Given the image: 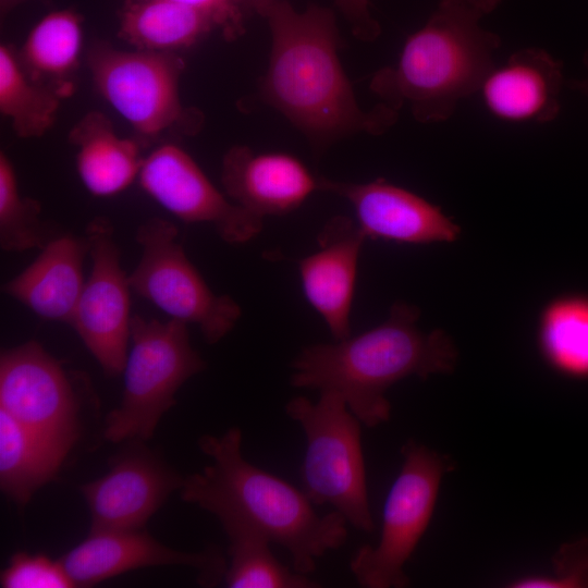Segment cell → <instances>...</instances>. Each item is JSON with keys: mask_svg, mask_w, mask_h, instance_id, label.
Masks as SVG:
<instances>
[{"mask_svg": "<svg viewBox=\"0 0 588 588\" xmlns=\"http://www.w3.org/2000/svg\"><path fill=\"white\" fill-rule=\"evenodd\" d=\"M271 34L268 68L259 84L261 100L284 115L314 148L326 149L358 133L381 135L399 111L380 102L358 105L339 57L340 36L329 8L296 10L274 0L261 14Z\"/></svg>", "mask_w": 588, "mask_h": 588, "instance_id": "obj_1", "label": "cell"}, {"mask_svg": "<svg viewBox=\"0 0 588 588\" xmlns=\"http://www.w3.org/2000/svg\"><path fill=\"white\" fill-rule=\"evenodd\" d=\"M242 441L238 427L201 436L198 446L211 463L184 478L181 498L218 519L233 517L255 526L289 551L295 572L309 576L317 559L344 546L348 523L335 510L319 515L303 490L250 464Z\"/></svg>", "mask_w": 588, "mask_h": 588, "instance_id": "obj_2", "label": "cell"}, {"mask_svg": "<svg viewBox=\"0 0 588 588\" xmlns=\"http://www.w3.org/2000/svg\"><path fill=\"white\" fill-rule=\"evenodd\" d=\"M419 310L395 303L381 324L334 343L304 347L294 358L290 382L294 388L340 394L351 412L368 428L387 422L391 404L387 391L397 381L450 373L457 360L451 338L442 330L424 333Z\"/></svg>", "mask_w": 588, "mask_h": 588, "instance_id": "obj_3", "label": "cell"}, {"mask_svg": "<svg viewBox=\"0 0 588 588\" xmlns=\"http://www.w3.org/2000/svg\"><path fill=\"white\" fill-rule=\"evenodd\" d=\"M483 15L468 0H441L406 38L396 62L372 75L371 91L396 111L407 106L420 123L450 119L494 66L501 39L481 26Z\"/></svg>", "mask_w": 588, "mask_h": 588, "instance_id": "obj_4", "label": "cell"}, {"mask_svg": "<svg viewBox=\"0 0 588 588\" xmlns=\"http://www.w3.org/2000/svg\"><path fill=\"white\" fill-rule=\"evenodd\" d=\"M319 393L316 402L297 395L284 406L306 438L302 490L314 505H330L356 529L372 532L362 422L340 394Z\"/></svg>", "mask_w": 588, "mask_h": 588, "instance_id": "obj_5", "label": "cell"}, {"mask_svg": "<svg viewBox=\"0 0 588 588\" xmlns=\"http://www.w3.org/2000/svg\"><path fill=\"white\" fill-rule=\"evenodd\" d=\"M131 342L122 401L108 415L103 431L115 443L150 439L179 389L206 368L186 322L132 316Z\"/></svg>", "mask_w": 588, "mask_h": 588, "instance_id": "obj_6", "label": "cell"}, {"mask_svg": "<svg viewBox=\"0 0 588 588\" xmlns=\"http://www.w3.org/2000/svg\"><path fill=\"white\" fill-rule=\"evenodd\" d=\"M87 66L98 94L132 126L143 146L169 131L195 135L201 130L204 114L181 100L185 62L177 53L124 51L97 42L87 53Z\"/></svg>", "mask_w": 588, "mask_h": 588, "instance_id": "obj_7", "label": "cell"}, {"mask_svg": "<svg viewBox=\"0 0 588 588\" xmlns=\"http://www.w3.org/2000/svg\"><path fill=\"white\" fill-rule=\"evenodd\" d=\"M403 464L383 506L377 546H363L352 556L350 569L360 587L404 588V567L426 532L436 507L440 485L450 461L424 444L408 440L402 448Z\"/></svg>", "mask_w": 588, "mask_h": 588, "instance_id": "obj_8", "label": "cell"}, {"mask_svg": "<svg viewBox=\"0 0 588 588\" xmlns=\"http://www.w3.org/2000/svg\"><path fill=\"white\" fill-rule=\"evenodd\" d=\"M140 258L128 274L134 293L171 319L196 324L208 344L222 340L238 321L241 306L229 295L213 293L179 241L177 228L155 217L135 233Z\"/></svg>", "mask_w": 588, "mask_h": 588, "instance_id": "obj_9", "label": "cell"}, {"mask_svg": "<svg viewBox=\"0 0 588 588\" xmlns=\"http://www.w3.org/2000/svg\"><path fill=\"white\" fill-rule=\"evenodd\" d=\"M0 409L64 455L78 437L74 380L36 341L1 353Z\"/></svg>", "mask_w": 588, "mask_h": 588, "instance_id": "obj_10", "label": "cell"}, {"mask_svg": "<svg viewBox=\"0 0 588 588\" xmlns=\"http://www.w3.org/2000/svg\"><path fill=\"white\" fill-rule=\"evenodd\" d=\"M113 233L105 217L94 218L86 226L91 271L70 323L109 377L124 370L132 319V289Z\"/></svg>", "mask_w": 588, "mask_h": 588, "instance_id": "obj_11", "label": "cell"}, {"mask_svg": "<svg viewBox=\"0 0 588 588\" xmlns=\"http://www.w3.org/2000/svg\"><path fill=\"white\" fill-rule=\"evenodd\" d=\"M137 179L142 189L167 211L185 222L212 225L225 243L244 244L262 229L264 219L222 194L173 143H163L145 157Z\"/></svg>", "mask_w": 588, "mask_h": 588, "instance_id": "obj_12", "label": "cell"}, {"mask_svg": "<svg viewBox=\"0 0 588 588\" xmlns=\"http://www.w3.org/2000/svg\"><path fill=\"white\" fill-rule=\"evenodd\" d=\"M138 442L115 456L106 475L82 486L90 531L143 529L170 493L182 488L184 478Z\"/></svg>", "mask_w": 588, "mask_h": 588, "instance_id": "obj_13", "label": "cell"}, {"mask_svg": "<svg viewBox=\"0 0 588 588\" xmlns=\"http://www.w3.org/2000/svg\"><path fill=\"white\" fill-rule=\"evenodd\" d=\"M75 587H88L125 572L164 565L189 566L199 581L216 586L223 581L226 560L217 548L184 552L169 548L139 530H96L60 559Z\"/></svg>", "mask_w": 588, "mask_h": 588, "instance_id": "obj_14", "label": "cell"}, {"mask_svg": "<svg viewBox=\"0 0 588 588\" xmlns=\"http://www.w3.org/2000/svg\"><path fill=\"white\" fill-rule=\"evenodd\" d=\"M319 191L344 198L366 238L403 244L451 243L461 229L439 206L383 179L352 183L319 177Z\"/></svg>", "mask_w": 588, "mask_h": 588, "instance_id": "obj_15", "label": "cell"}, {"mask_svg": "<svg viewBox=\"0 0 588 588\" xmlns=\"http://www.w3.org/2000/svg\"><path fill=\"white\" fill-rule=\"evenodd\" d=\"M221 182L233 203L261 219L290 213L319 191V177L298 158L245 145L224 154Z\"/></svg>", "mask_w": 588, "mask_h": 588, "instance_id": "obj_16", "label": "cell"}, {"mask_svg": "<svg viewBox=\"0 0 588 588\" xmlns=\"http://www.w3.org/2000/svg\"><path fill=\"white\" fill-rule=\"evenodd\" d=\"M365 240L355 220L333 217L318 235L317 250L298 262L304 295L335 341L351 336L350 315Z\"/></svg>", "mask_w": 588, "mask_h": 588, "instance_id": "obj_17", "label": "cell"}, {"mask_svg": "<svg viewBox=\"0 0 588 588\" xmlns=\"http://www.w3.org/2000/svg\"><path fill=\"white\" fill-rule=\"evenodd\" d=\"M563 64L541 48H523L493 66L478 93L490 114L511 123H548L561 111Z\"/></svg>", "mask_w": 588, "mask_h": 588, "instance_id": "obj_18", "label": "cell"}, {"mask_svg": "<svg viewBox=\"0 0 588 588\" xmlns=\"http://www.w3.org/2000/svg\"><path fill=\"white\" fill-rule=\"evenodd\" d=\"M20 274L2 286V292L37 316L71 323L85 284L84 260L88 255L85 236L63 232Z\"/></svg>", "mask_w": 588, "mask_h": 588, "instance_id": "obj_19", "label": "cell"}, {"mask_svg": "<svg viewBox=\"0 0 588 588\" xmlns=\"http://www.w3.org/2000/svg\"><path fill=\"white\" fill-rule=\"evenodd\" d=\"M68 139L76 148L77 174L91 195H117L138 177L143 145L136 138L118 135L105 113L87 112L73 125Z\"/></svg>", "mask_w": 588, "mask_h": 588, "instance_id": "obj_20", "label": "cell"}, {"mask_svg": "<svg viewBox=\"0 0 588 588\" xmlns=\"http://www.w3.org/2000/svg\"><path fill=\"white\" fill-rule=\"evenodd\" d=\"M83 33V17L73 9L52 11L41 17L17 49L27 76L56 89L64 99L73 95Z\"/></svg>", "mask_w": 588, "mask_h": 588, "instance_id": "obj_21", "label": "cell"}, {"mask_svg": "<svg viewBox=\"0 0 588 588\" xmlns=\"http://www.w3.org/2000/svg\"><path fill=\"white\" fill-rule=\"evenodd\" d=\"M212 30L209 19L171 0H124L119 13L118 35L136 50L177 53Z\"/></svg>", "mask_w": 588, "mask_h": 588, "instance_id": "obj_22", "label": "cell"}, {"mask_svg": "<svg viewBox=\"0 0 588 588\" xmlns=\"http://www.w3.org/2000/svg\"><path fill=\"white\" fill-rule=\"evenodd\" d=\"M65 456L0 409V486L14 502L27 504Z\"/></svg>", "mask_w": 588, "mask_h": 588, "instance_id": "obj_23", "label": "cell"}, {"mask_svg": "<svg viewBox=\"0 0 588 588\" xmlns=\"http://www.w3.org/2000/svg\"><path fill=\"white\" fill-rule=\"evenodd\" d=\"M228 539L230 563L223 583L230 588H316L309 576L283 565L258 528L233 517L220 518Z\"/></svg>", "mask_w": 588, "mask_h": 588, "instance_id": "obj_24", "label": "cell"}, {"mask_svg": "<svg viewBox=\"0 0 588 588\" xmlns=\"http://www.w3.org/2000/svg\"><path fill=\"white\" fill-rule=\"evenodd\" d=\"M538 347L558 373L588 379V295L561 296L544 307L538 327Z\"/></svg>", "mask_w": 588, "mask_h": 588, "instance_id": "obj_25", "label": "cell"}, {"mask_svg": "<svg viewBox=\"0 0 588 588\" xmlns=\"http://www.w3.org/2000/svg\"><path fill=\"white\" fill-rule=\"evenodd\" d=\"M63 99L56 89L27 76L14 46L0 45V112L17 137L45 135L53 126Z\"/></svg>", "mask_w": 588, "mask_h": 588, "instance_id": "obj_26", "label": "cell"}, {"mask_svg": "<svg viewBox=\"0 0 588 588\" xmlns=\"http://www.w3.org/2000/svg\"><path fill=\"white\" fill-rule=\"evenodd\" d=\"M63 232L42 220L36 199L22 196L14 166L0 152V246L5 252L39 250Z\"/></svg>", "mask_w": 588, "mask_h": 588, "instance_id": "obj_27", "label": "cell"}, {"mask_svg": "<svg viewBox=\"0 0 588 588\" xmlns=\"http://www.w3.org/2000/svg\"><path fill=\"white\" fill-rule=\"evenodd\" d=\"M550 575H525L512 579V588H588V538L564 543L553 556Z\"/></svg>", "mask_w": 588, "mask_h": 588, "instance_id": "obj_28", "label": "cell"}, {"mask_svg": "<svg viewBox=\"0 0 588 588\" xmlns=\"http://www.w3.org/2000/svg\"><path fill=\"white\" fill-rule=\"evenodd\" d=\"M3 588H70L75 587L60 560L44 554H14L1 572Z\"/></svg>", "mask_w": 588, "mask_h": 588, "instance_id": "obj_29", "label": "cell"}, {"mask_svg": "<svg viewBox=\"0 0 588 588\" xmlns=\"http://www.w3.org/2000/svg\"><path fill=\"white\" fill-rule=\"evenodd\" d=\"M209 19L224 39L235 40L245 33L249 12L244 0H171Z\"/></svg>", "mask_w": 588, "mask_h": 588, "instance_id": "obj_30", "label": "cell"}, {"mask_svg": "<svg viewBox=\"0 0 588 588\" xmlns=\"http://www.w3.org/2000/svg\"><path fill=\"white\" fill-rule=\"evenodd\" d=\"M335 5L359 40L372 41L380 35V25L369 10V0H335Z\"/></svg>", "mask_w": 588, "mask_h": 588, "instance_id": "obj_31", "label": "cell"}, {"mask_svg": "<svg viewBox=\"0 0 588 588\" xmlns=\"http://www.w3.org/2000/svg\"><path fill=\"white\" fill-rule=\"evenodd\" d=\"M583 63L586 69V76L580 79H569L567 82V86L577 93L583 94L586 98H588V49L585 51L583 56Z\"/></svg>", "mask_w": 588, "mask_h": 588, "instance_id": "obj_32", "label": "cell"}, {"mask_svg": "<svg viewBox=\"0 0 588 588\" xmlns=\"http://www.w3.org/2000/svg\"><path fill=\"white\" fill-rule=\"evenodd\" d=\"M468 1L486 15L488 13H491L501 3L502 0H468Z\"/></svg>", "mask_w": 588, "mask_h": 588, "instance_id": "obj_33", "label": "cell"}, {"mask_svg": "<svg viewBox=\"0 0 588 588\" xmlns=\"http://www.w3.org/2000/svg\"><path fill=\"white\" fill-rule=\"evenodd\" d=\"M274 0H244L249 12H256L259 15L266 10V8Z\"/></svg>", "mask_w": 588, "mask_h": 588, "instance_id": "obj_34", "label": "cell"}, {"mask_svg": "<svg viewBox=\"0 0 588 588\" xmlns=\"http://www.w3.org/2000/svg\"><path fill=\"white\" fill-rule=\"evenodd\" d=\"M29 0H0V12L2 16H5L10 11H12L17 5L25 3ZM45 3L50 2V0H40Z\"/></svg>", "mask_w": 588, "mask_h": 588, "instance_id": "obj_35", "label": "cell"}]
</instances>
